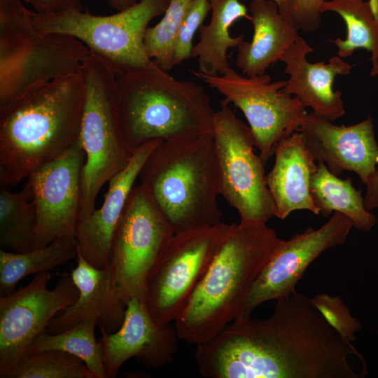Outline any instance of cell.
<instances>
[{
    "instance_id": "18",
    "label": "cell",
    "mask_w": 378,
    "mask_h": 378,
    "mask_svg": "<svg viewBox=\"0 0 378 378\" xmlns=\"http://www.w3.org/2000/svg\"><path fill=\"white\" fill-rule=\"evenodd\" d=\"M161 140L150 141L133 150L128 164L108 181L102 205L79 220L75 232L77 250L92 266L108 265L111 243L127 197L146 158Z\"/></svg>"
},
{
    "instance_id": "27",
    "label": "cell",
    "mask_w": 378,
    "mask_h": 378,
    "mask_svg": "<svg viewBox=\"0 0 378 378\" xmlns=\"http://www.w3.org/2000/svg\"><path fill=\"white\" fill-rule=\"evenodd\" d=\"M36 216L25 183L19 192L0 188V249L24 253L36 248Z\"/></svg>"
},
{
    "instance_id": "1",
    "label": "cell",
    "mask_w": 378,
    "mask_h": 378,
    "mask_svg": "<svg viewBox=\"0 0 378 378\" xmlns=\"http://www.w3.org/2000/svg\"><path fill=\"white\" fill-rule=\"evenodd\" d=\"M222 363L233 378H359L349 358H363L296 290L276 300L265 319L234 320L219 340Z\"/></svg>"
},
{
    "instance_id": "32",
    "label": "cell",
    "mask_w": 378,
    "mask_h": 378,
    "mask_svg": "<svg viewBox=\"0 0 378 378\" xmlns=\"http://www.w3.org/2000/svg\"><path fill=\"white\" fill-rule=\"evenodd\" d=\"M211 10L209 0H193L178 31L173 58V64L178 65L191 57L192 39Z\"/></svg>"
},
{
    "instance_id": "36",
    "label": "cell",
    "mask_w": 378,
    "mask_h": 378,
    "mask_svg": "<svg viewBox=\"0 0 378 378\" xmlns=\"http://www.w3.org/2000/svg\"><path fill=\"white\" fill-rule=\"evenodd\" d=\"M278 6L281 15L288 22H293V13L295 0H272Z\"/></svg>"
},
{
    "instance_id": "3",
    "label": "cell",
    "mask_w": 378,
    "mask_h": 378,
    "mask_svg": "<svg viewBox=\"0 0 378 378\" xmlns=\"http://www.w3.org/2000/svg\"><path fill=\"white\" fill-rule=\"evenodd\" d=\"M282 239L267 224L232 223L206 274L174 321L180 340H209L236 319Z\"/></svg>"
},
{
    "instance_id": "2",
    "label": "cell",
    "mask_w": 378,
    "mask_h": 378,
    "mask_svg": "<svg viewBox=\"0 0 378 378\" xmlns=\"http://www.w3.org/2000/svg\"><path fill=\"white\" fill-rule=\"evenodd\" d=\"M85 85L79 73L34 85L0 106L1 186H16L80 138Z\"/></svg>"
},
{
    "instance_id": "15",
    "label": "cell",
    "mask_w": 378,
    "mask_h": 378,
    "mask_svg": "<svg viewBox=\"0 0 378 378\" xmlns=\"http://www.w3.org/2000/svg\"><path fill=\"white\" fill-rule=\"evenodd\" d=\"M21 31L22 43L18 57L8 74L0 78V106L34 85L79 73L90 53L88 48L74 37L41 33L28 15Z\"/></svg>"
},
{
    "instance_id": "35",
    "label": "cell",
    "mask_w": 378,
    "mask_h": 378,
    "mask_svg": "<svg viewBox=\"0 0 378 378\" xmlns=\"http://www.w3.org/2000/svg\"><path fill=\"white\" fill-rule=\"evenodd\" d=\"M363 199L367 210L371 211L378 209V166L372 179L366 185V192Z\"/></svg>"
},
{
    "instance_id": "23",
    "label": "cell",
    "mask_w": 378,
    "mask_h": 378,
    "mask_svg": "<svg viewBox=\"0 0 378 378\" xmlns=\"http://www.w3.org/2000/svg\"><path fill=\"white\" fill-rule=\"evenodd\" d=\"M211 16L208 24H202L200 38L193 46L191 56L197 58L199 71L209 75H222L230 67L227 52L244 40L233 37L230 27L239 18L250 20L248 9L239 0H209Z\"/></svg>"
},
{
    "instance_id": "25",
    "label": "cell",
    "mask_w": 378,
    "mask_h": 378,
    "mask_svg": "<svg viewBox=\"0 0 378 378\" xmlns=\"http://www.w3.org/2000/svg\"><path fill=\"white\" fill-rule=\"evenodd\" d=\"M326 11L337 13L346 24L345 39L329 40L337 47V55L345 58L356 49H365L371 53L370 75L375 76L378 74V8L369 0H330L321 8V13Z\"/></svg>"
},
{
    "instance_id": "17",
    "label": "cell",
    "mask_w": 378,
    "mask_h": 378,
    "mask_svg": "<svg viewBox=\"0 0 378 378\" xmlns=\"http://www.w3.org/2000/svg\"><path fill=\"white\" fill-rule=\"evenodd\" d=\"M299 130L314 160L332 174L354 172L365 186L372 179L378 166V145L370 115L353 125L338 126L310 113Z\"/></svg>"
},
{
    "instance_id": "24",
    "label": "cell",
    "mask_w": 378,
    "mask_h": 378,
    "mask_svg": "<svg viewBox=\"0 0 378 378\" xmlns=\"http://www.w3.org/2000/svg\"><path fill=\"white\" fill-rule=\"evenodd\" d=\"M314 204L324 217L339 212L348 217L356 229L367 232L376 224L374 214L366 209L361 190L351 178L342 179L329 171L324 163L318 162L310 187Z\"/></svg>"
},
{
    "instance_id": "28",
    "label": "cell",
    "mask_w": 378,
    "mask_h": 378,
    "mask_svg": "<svg viewBox=\"0 0 378 378\" xmlns=\"http://www.w3.org/2000/svg\"><path fill=\"white\" fill-rule=\"evenodd\" d=\"M98 323V318L94 316L59 333L48 334L44 331L28 346L26 355L47 350L63 351L83 360L95 378H108L102 346L95 336Z\"/></svg>"
},
{
    "instance_id": "34",
    "label": "cell",
    "mask_w": 378,
    "mask_h": 378,
    "mask_svg": "<svg viewBox=\"0 0 378 378\" xmlns=\"http://www.w3.org/2000/svg\"><path fill=\"white\" fill-rule=\"evenodd\" d=\"M41 14H52L83 9L80 0H23Z\"/></svg>"
},
{
    "instance_id": "31",
    "label": "cell",
    "mask_w": 378,
    "mask_h": 378,
    "mask_svg": "<svg viewBox=\"0 0 378 378\" xmlns=\"http://www.w3.org/2000/svg\"><path fill=\"white\" fill-rule=\"evenodd\" d=\"M310 300L342 340L350 343L355 340L356 332L360 330L362 323L351 314L340 296L318 293Z\"/></svg>"
},
{
    "instance_id": "16",
    "label": "cell",
    "mask_w": 378,
    "mask_h": 378,
    "mask_svg": "<svg viewBox=\"0 0 378 378\" xmlns=\"http://www.w3.org/2000/svg\"><path fill=\"white\" fill-rule=\"evenodd\" d=\"M99 330L108 378H115L122 364L132 358L153 369L168 365L174 358L180 340L175 326L157 324L144 301L138 298L127 302L124 320L117 331Z\"/></svg>"
},
{
    "instance_id": "13",
    "label": "cell",
    "mask_w": 378,
    "mask_h": 378,
    "mask_svg": "<svg viewBox=\"0 0 378 378\" xmlns=\"http://www.w3.org/2000/svg\"><path fill=\"white\" fill-rule=\"evenodd\" d=\"M85 161L80 138L62 155L38 167L27 178L36 211V248L63 236L75 237Z\"/></svg>"
},
{
    "instance_id": "14",
    "label": "cell",
    "mask_w": 378,
    "mask_h": 378,
    "mask_svg": "<svg viewBox=\"0 0 378 378\" xmlns=\"http://www.w3.org/2000/svg\"><path fill=\"white\" fill-rule=\"evenodd\" d=\"M353 227L348 217L334 212L319 228L309 227L288 240H281L253 284L237 318L250 317L260 304L295 291L309 265L328 249L344 244Z\"/></svg>"
},
{
    "instance_id": "8",
    "label": "cell",
    "mask_w": 378,
    "mask_h": 378,
    "mask_svg": "<svg viewBox=\"0 0 378 378\" xmlns=\"http://www.w3.org/2000/svg\"><path fill=\"white\" fill-rule=\"evenodd\" d=\"M168 219L143 184L131 190L109 255L115 292L126 304L144 300L148 281L174 235Z\"/></svg>"
},
{
    "instance_id": "9",
    "label": "cell",
    "mask_w": 378,
    "mask_h": 378,
    "mask_svg": "<svg viewBox=\"0 0 378 378\" xmlns=\"http://www.w3.org/2000/svg\"><path fill=\"white\" fill-rule=\"evenodd\" d=\"M212 136L220 176V195L238 212L240 223L267 224L276 206L251 130L226 104L215 111Z\"/></svg>"
},
{
    "instance_id": "10",
    "label": "cell",
    "mask_w": 378,
    "mask_h": 378,
    "mask_svg": "<svg viewBox=\"0 0 378 378\" xmlns=\"http://www.w3.org/2000/svg\"><path fill=\"white\" fill-rule=\"evenodd\" d=\"M232 224L174 234L146 286L144 302L158 325L174 321L206 274Z\"/></svg>"
},
{
    "instance_id": "20",
    "label": "cell",
    "mask_w": 378,
    "mask_h": 378,
    "mask_svg": "<svg viewBox=\"0 0 378 378\" xmlns=\"http://www.w3.org/2000/svg\"><path fill=\"white\" fill-rule=\"evenodd\" d=\"M76 266L71 276L78 288V296L48 324L46 332L57 334L69 330L81 321L96 316L99 329L114 332L124 320L126 304L113 286L111 270L97 268L88 262L77 250Z\"/></svg>"
},
{
    "instance_id": "5",
    "label": "cell",
    "mask_w": 378,
    "mask_h": 378,
    "mask_svg": "<svg viewBox=\"0 0 378 378\" xmlns=\"http://www.w3.org/2000/svg\"><path fill=\"white\" fill-rule=\"evenodd\" d=\"M138 178L175 234L221 223L220 176L212 134L161 140Z\"/></svg>"
},
{
    "instance_id": "26",
    "label": "cell",
    "mask_w": 378,
    "mask_h": 378,
    "mask_svg": "<svg viewBox=\"0 0 378 378\" xmlns=\"http://www.w3.org/2000/svg\"><path fill=\"white\" fill-rule=\"evenodd\" d=\"M76 255V241L71 235L59 237L46 246L24 253L0 249V296L13 293L24 277L48 272Z\"/></svg>"
},
{
    "instance_id": "38",
    "label": "cell",
    "mask_w": 378,
    "mask_h": 378,
    "mask_svg": "<svg viewBox=\"0 0 378 378\" xmlns=\"http://www.w3.org/2000/svg\"><path fill=\"white\" fill-rule=\"evenodd\" d=\"M370 1L373 3H378V0H370Z\"/></svg>"
},
{
    "instance_id": "37",
    "label": "cell",
    "mask_w": 378,
    "mask_h": 378,
    "mask_svg": "<svg viewBox=\"0 0 378 378\" xmlns=\"http://www.w3.org/2000/svg\"><path fill=\"white\" fill-rule=\"evenodd\" d=\"M111 8L120 11L130 8L137 3L136 0H107Z\"/></svg>"
},
{
    "instance_id": "7",
    "label": "cell",
    "mask_w": 378,
    "mask_h": 378,
    "mask_svg": "<svg viewBox=\"0 0 378 378\" xmlns=\"http://www.w3.org/2000/svg\"><path fill=\"white\" fill-rule=\"evenodd\" d=\"M170 0H141L110 15L71 10L41 14L27 10L34 27L44 34L74 37L104 59L115 72L146 65L150 59L144 45L149 22L163 15Z\"/></svg>"
},
{
    "instance_id": "29",
    "label": "cell",
    "mask_w": 378,
    "mask_h": 378,
    "mask_svg": "<svg viewBox=\"0 0 378 378\" xmlns=\"http://www.w3.org/2000/svg\"><path fill=\"white\" fill-rule=\"evenodd\" d=\"M193 0H170L161 20L145 32L146 53L162 70L174 67L173 58L176 36L183 20Z\"/></svg>"
},
{
    "instance_id": "39",
    "label": "cell",
    "mask_w": 378,
    "mask_h": 378,
    "mask_svg": "<svg viewBox=\"0 0 378 378\" xmlns=\"http://www.w3.org/2000/svg\"><path fill=\"white\" fill-rule=\"evenodd\" d=\"M377 334H378V330H377Z\"/></svg>"
},
{
    "instance_id": "21",
    "label": "cell",
    "mask_w": 378,
    "mask_h": 378,
    "mask_svg": "<svg viewBox=\"0 0 378 378\" xmlns=\"http://www.w3.org/2000/svg\"><path fill=\"white\" fill-rule=\"evenodd\" d=\"M274 164L267 183L276 206V217L285 219L297 210L319 212L314 204L310 187L318 164L308 150L300 130L276 146Z\"/></svg>"
},
{
    "instance_id": "11",
    "label": "cell",
    "mask_w": 378,
    "mask_h": 378,
    "mask_svg": "<svg viewBox=\"0 0 378 378\" xmlns=\"http://www.w3.org/2000/svg\"><path fill=\"white\" fill-rule=\"evenodd\" d=\"M191 71L223 95L221 104L232 103L242 111L265 164L274 155L276 144L299 130L308 113L297 97L282 90L287 81L272 82L265 74L241 76L230 66L222 75Z\"/></svg>"
},
{
    "instance_id": "19",
    "label": "cell",
    "mask_w": 378,
    "mask_h": 378,
    "mask_svg": "<svg viewBox=\"0 0 378 378\" xmlns=\"http://www.w3.org/2000/svg\"><path fill=\"white\" fill-rule=\"evenodd\" d=\"M314 51L307 42L299 36L283 53L280 61L285 64L284 72L289 76L282 90L297 97L306 108L323 119L332 122L345 113L342 92L332 90L336 76H347L351 65L337 56L328 63L309 62L307 56Z\"/></svg>"
},
{
    "instance_id": "33",
    "label": "cell",
    "mask_w": 378,
    "mask_h": 378,
    "mask_svg": "<svg viewBox=\"0 0 378 378\" xmlns=\"http://www.w3.org/2000/svg\"><path fill=\"white\" fill-rule=\"evenodd\" d=\"M327 0H295L293 22L305 32L316 31L321 23V8Z\"/></svg>"
},
{
    "instance_id": "30",
    "label": "cell",
    "mask_w": 378,
    "mask_h": 378,
    "mask_svg": "<svg viewBox=\"0 0 378 378\" xmlns=\"http://www.w3.org/2000/svg\"><path fill=\"white\" fill-rule=\"evenodd\" d=\"M11 378H95L85 362L60 350L26 355Z\"/></svg>"
},
{
    "instance_id": "4",
    "label": "cell",
    "mask_w": 378,
    "mask_h": 378,
    "mask_svg": "<svg viewBox=\"0 0 378 378\" xmlns=\"http://www.w3.org/2000/svg\"><path fill=\"white\" fill-rule=\"evenodd\" d=\"M115 74L120 127L132 151L152 140L212 134L215 111L202 85L174 78L153 60Z\"/></svg>"
},
{
    "instance_id": "22",
    "label": "cell",
    "mask_w": 378,
    "mask_h": 378,
    "mask_svg": "<svg viewBox=\"0 0 378 378\" xmlns=\"http://www.w3.org/2000/svg\"><path fill=\"white\" fill-rule=\"evenodd\" d=\"M249 11L253 34L251 41L243 40L237 47L236 65L244 76L253 77L264 74L280 60L300 35L272 0H253Z\"/></svg>"
},
{
    "instance_id": "6",
    "label": "cell",
    "mask_w": 378,
    "mask_h": 378,
    "mask_svg": "<svg viewBox=\"0 0 378 378\" xmlns=\"http://www.w3.org/2000/svg\"><path fill=\"white\" fill-rule=\"evenodd\" d=\"M80 74L85 85L80 141L85 153L80 220L94 211L102 187L128 164L133 151L127 144L120 127L113 69L90 51Z\"/></svg>"
},
{
    "instance_id": "12",
    "label": "cell",
    "mask_w": 378,
    "mask_h": 378,
    "mask_svg": "<svg viewBox=\"0 0 378 378\" xmlns=\"http://www.w3.org/2000/svg\"><path fill=\"white\" fill-rule=\"evenodd\" d=\"M52 277L49 271L36 274L25 286L0 296L1 378L12 377L33 340L46 331L57 313L76 300L78 290L70 273H62L49 290Z\"/></svg>"
}]
</instances>
